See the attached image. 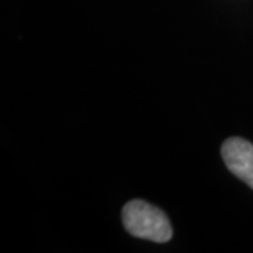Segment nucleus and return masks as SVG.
Segmentation results:
<instances>
[{"label":"nucleus","instance_id":"obj_1","mask_svg":"<svg viewBox=\"0 0 253 253\" xmlns=\"http://www.w3.org/2000/svg\"><path fill=\"white\" fill-rule=\"evenodd\" d=\"M123 224L135 238L165 244L173 235L169 218L162 210L142 200H132L123 208Z\"/></svg>","mask_w":253,"mask_h":253},{"label":"nucleus","instance_id":"obj_2","mask_svg":"<svg viewBox=\"0 0 253 253\" xmlns=\"http://www.w3.org/2000/svg\"><path fill=\"white\" fill-rule=\"evenodd\" d=\"M221 154L229 172L253 189V145L244 138L232 136L222 144Z\"/></svg>","mask_w":253,"mask_h":253}]
</instances>
